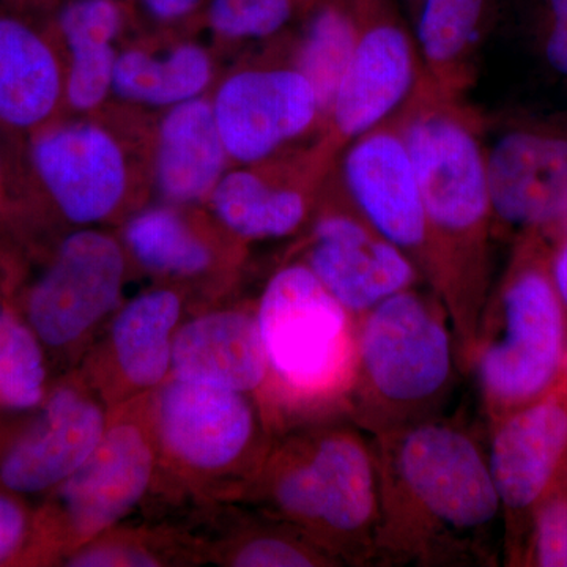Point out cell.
Masks as SVG:
<instances>
[{
	"mask_svg": "<svg viewBox=\"0 0 567 567\" xmlns=\"http://www.w3.org/2000/svg\"><path fill=\"white\" fill-rule=\"evenodd\" d=\"M399 125L415 166L432 252L429 287L446 306L468 360L486 309L494 233L486 117L466 99L436 91L423 74Z\"/></svg>",
	"mask_w": 567,
	"mask_h": 567,
	"instance_id": "6da1fadb",
	"label": "cell"
},
{
	"mask_svg": "<svg viewBox=\"0 0 567 567\" xmlns=\"http://www.w3.org/2000/svg\"><path fill=\"white\" fill-rule=\"evenodd\" d=\"M380 476L377 555L468 561L502 511L491 466L464 429L427 417L374 436Z\"/></svg>",
	"mask_w": 567,
	"mask_h": 567,
	"instance_id": "7a4b0ae2",
	"label": "cell"
},
{
	"mask_svg": "<svg viewBox=\"0 0 567 567\" xmlns=\"http://www.w3.org/2000/svg\"><path fill=\"white\" fill-rule=\"evenodd\" d=\"M423 284L358 319L357 371L349 406L374 436L435 416L456 375L458 341L442 298Z\"/></svg>",
	"mask_w": 567,
	"mask_h": 567,
	"instance_id": "3957f363",
	"label": "cell"
},
{
	"mask_svg": "<svg viewBox=\"0 0 567 567\" xmlns=\"http://www.w3.org/2000/svg\"><path fill=\"white\" fill-rule=\"evenodd\" d=\"M152 112L117 102L89 115H63L22 142L18 183H29L65 221H107L151 181Z\"/></svg>",
	"mask_w": 567,
	"mask_h": 567,
	"instance_id": "277c9868",
	"label": "cell"
},
{
	"mask_svg": "<svg viewBox=\"0 0 567 567\" xmlns=\"http://www.w3.org/2000/svg\"><path fill=\"white\" fill-rule=\"evenodd\" d=\"M468 361L496 417L547 393L565 357V308L550 268L525 248L511 265Z\"/></svg>",
	"mask_w": 567,
	"mask_h": 567,
	"instance_id": "5b68a950",
	"label": "cell"
},
{
	"mask_svg": "<svg viewBox=\"0 0 567 567\" xmlns=\"http://www.w3.org/2000/svg\"><path fill=\"white\" fill-rule=\"evenodd\" d=\"M271 498L338 561L377 557L379 464L374 442L357 424L328 429L287 458L271 480Z\"/></svg>",
	"mask_w": 567,
	"mask_h": 567,
	"instance_id": "8992f818",
	"label": "cell"
},
{
	"mask_svg": "<svg viewBox=\"0 0 567 567\" xmlns=\"http://www.w3.org/2000/svg\"><path fill=\"white\" fill-rule=\"evenodd\" d=\"M268 368L295 394L347 405L357 371L358 319L303 262L265 287L257 312Z\"/></svg>",
	"mask_w": 567,
	"mask_h": 567,
	"instance_id": "52a82bcc",
	"label": "cell"
},
{
	"mask_svg": "<svg viewBox=\"0 0 567 567\" xmlns=\"http://www.w3.org/2000/svg\"><path fill=\"white\" fill-rule=\"evenodd\" d=\"M210 100L233 166L264 162L324 132L315 87L293 62L286 37L238 58L219 74Z\"/></svg>",
	"mask_w": 567,
	"mask_h": 567,
	"instance_id": "ba28073f",
	"label": "cell"
},
{
	"mask_svg": "<svg viewBox=\"0 0 567 567\" xmlns=\"http://www.w3.org/2000/svg\"><path fill=\"white\" fill-rule=\"evenodd\" d=\"M308 224L303 264L357 319L386 298L424 284L412 260L361 215L336 166Z\"/></svg>",
	"mask_w": 567,
	"mask_h": 567,
	"instance_id": "9c48e42d",
	"label": "cell"
},
{
	"mask_svg": "<svg viewBox=\"0 0 567 567\" xmlns=\"http://www.w3.org/2000/svg\"><path fill=\"white\" fill-rule=\"evenodd\" d=\"M341 152L322 134L264 162L234 164L205 205L237 240L289 237L311 221Z\"/></svg>",
	"mask_w": 567,
	"mask_h": 567,
	"instance_id": "30bf717a",
	"label": "cell"
},
{
	"mask_svg": "<svg viewBox=\"0 0 567 567\" xmlns=\"http://www.w3.org/2000/svg\"><path fill=\"white\" fill-rule=\"evenodd\" d=\"M424 71L415 33L394 0H358V37L323 134L339 148L390 121Z\"/></svg>",
	"mask_w": 567,
	"mask_h": 567,
	"instance_id": "8fae6325",
	"label": "cell"
},
{
	"mask_svg": "<svg viewBox=\"0 0 567 567\" xmlns=\"http://www.w3.org/2000/svg\"><path fill=\"white\" fill-rule=\"evenodd\" d=\"M336 173L361 215L412 260L429 287L427 219L398 115L350 141L339 153Z\"/></svg>",
	"mask_w": 567,
	"mask_h": 567,
	"instance_id": "7c38bea8",
	"label": "cell"
},
{
	"mask_svg": "<svg viewBox=\"0 0 567 567\" xmlns=\"http://www.w3.org/2000/svg\"><path fill=\"white\" fill-rule=\"evenodd\" d=\"M495 226L536 230L567 216V133L506 123L484 130Z\"/></svg>",
	"mask_w": 567,
	"mask_h": 567,
	"instance_id": "4fadbf2b",
	"label": "cell"
},
{
	"mask_svg": "<svg viewBox=\"0 0 567 567\" xmlns=\"http://www.w3.org/2000/svg\"><path fill=\"white\" fill-rule=\"evenodd\" d=\"M125 278V254L111 235H66L29 297V319L48 346L76 341L111 311Z\"/></svg>",
	"mask_w": 567,
	"mask_h": 567,
	"instance_id": "5bb4252c",
	"label": "cell"
},
{
	"mask_svg": "<svg viewBox=\"0 0 567 567\" xmlns=\"http://www.w3.org/2000/svg\"><path fill=\"white\" fill-rule=\"evenodd\" d=\"M66 115L65 61L43 18L0 2V136L22 142Z\"/></svg>",
	"mask_w": 567,
	"mask_h": 567,
	"instance_id": "9a60e30c",
	"label": "cell"
},
{
	"mask_svg": "<svg viewBox=\"0 0 567 567\" xmlns=\"http://www.w3.org/2000/svg\"><path fill=\"white\" fill-rule=\"evenodd\" d=\"M488 466L502 507L525 513L546 495L567 456V404L540 398L495 420Z\"/></svg>",
	"mask_w": 567,
	"mask_h": 567,
	"instance_id": "2e32d148",
	"label": "cell"
},
{
	"mask_svg": "<svg viewBox=\"0 0 567 567\" xmlns=\"http://www.w3.org/2000/svg\"><path fill=\"white\" fill-rule=\"evenodd\" d=\"M238 391L177 379L159 399L166 446L186 464L218 470L233 464L254 436L251 405Z\"/></svg>",
	"mask_w": 567,
	"mask_h": 567,
	"instance_id": "e0dca14e",
	"label": "cell"
},
{
	"mask_svg": "<svg viewBox=\"0 0 567 567\" xmlns=\"http://www.w3.org/2000/svg\"><path fill=\"white\" fill-rule=\"evenodd\" d=\"M213 51L194 35H134L118 50L112 100L159 114L208 95L221 74Z\"/></svg>",
	"mask_w": 567,
	"mask_h": 567,
	"instance_id": "ac0fdd59",
	"label": "cell"
},
{
	"mask_svg": "<svg viewBox=\"0 0 567 567\" xmlns=\"http://www.w3.org/2000/svg\"><path fill=\"white\" fill-rule=\"evenodd\" d=\"M230 166L210 93L159 112L153 128L151 181L164 204H207Z\"/></svg>",
	"mask_w": 567,
	"mask_h": 567,
	"instance_id": "d6986e66",
	"label": "cell"
},
{
	"mask_svg": "<svg viewBox=\"0 0 567 567\" xmlns=\"http://www.w3.org/2000/svg\"><path fill=\"white\" fill-rule=\"evenodd\" d=\"M104 435V417L87 398L61 390L40 420L3 461V484L21 494L47 491L66 480L93 453Z\"/></svg>",
	"mask_w": 567,
	"mask_h": 567,
	"instance_id": "ffe728a7",
	"label": "cell"
},
{
	"mask_svg": "<svg viewBox=\"0 0 567 567\" xmlns=\"http://www.w3.org/2000/svg\"><path fill=\"white\" fill-rule=\"evenodd\" d=\"M151 447L133 425L104 432L87 461L65 481L62 502L74 532L92 536L121 520L147 491Z\"/></svg>",
	"mask_w": 567,
	"mask_h": 567,
	"instance_id": "44dd1931",
	"label": "cell"
},
{
	"mask_svg": "<svg viewBox=\"0 0 567 567\" xmlns=\"http://www.w3.org/2000/svg\"><path fill=\"white\" fill-rule=\"evenodd\" d=\"M175 375L248 393L267 375V353L257 316L213 312L185 324L173 344Z\"/></svg>",
	"mask_w": 567,
	"mask_h": 567,
	"instance_id": "7402d4cb",
	"label": "cell"
},
{
	"mask_svg": "<svg viewBox=\"0 0 567 567\" xmlns=\"http://www.w3.org/2000/svg\"><path fill=\"white\" fill-rule=\"evenodd\" d=\"M495 10L496 0H423L413 33L425 80L436 91L466 99L475 87Z\"/></svg>",
	"mask_w": 567,
	"mask_h": 567,
	"instance_id": "603a6c76",
	"label": "cell"
},
{
	"mask_svg": "<svg viewBox=\"0 0 567 567\" xmlns=\"http://www.w3.org/2000/svg\"><path fill=\"white\" fill-rule=\"evenodd\" d=\"M358 37V0H309L286 43L311 81L324 125Z\"/></svg>",
	"mask_w": 567,
	"mask_h": 567,
	"instance_id": "cb8c5ba5",
	"label": "cell"
},
{
	"mask_svg": "<svg viewBox=\"0 0 567 567\" xmlns=\"http://www.w3.org/2000/svg\"><path fill=\"white\" fill-rule=\"evenodd\" d=\"M181 316V298L173 290H152L137 297L115 320V353L125 375L137 386L162 382L173 364L171 336Z\"/></svg>",
	"mask_w": 567,
	"mask_h": 567,
	"instance_id": "d4e9b609",
	"label": "cell"
},
{
	"mask_svg": "<svg viewBox=\"0 0 567 567\" xmlns=\"http://www.w3.org/2000/svg\"><path fill=\"white\" fill-rule=\"evenodd\" d=\"M185 208L163 203L134 213L123 235L137 262L156 274L173 276L210 270L215 252Z\"/></svg>",
	"mask_w": 567,
	"mask_h": 567,
	"instance_id": "484cf974",
	"label": "cell"
},
{
	"mask_svg": "<svg viewBox=\"0 0 567 567\" xmlns=\"http://www.w3.org/2000/svg\"><path fill=\"white\" fill-rule=\"evenodd\" d=\"M309 0H207L203 29L215 50L245 52L267 47L292 31Z\"/></svg>",
	"mask_w": 567,
	"mask_h": 567,
	"instance_id": "4316f807",
	"label": "cell"
},
{
	"mask_svg": "<svg viewBox=\"0 0 567 567\" xmlns=\"http://www.w3.org/2000/svg\"><path fill=\"white\" fill-rule=\"evenodd\" d=\"M44 365L35 336L13 316L0 317V401L32 409L43 395Z\"/></svg>",
	"mask_w": 567,
	"mask_h": 567,
	"instance_id": "83f0119b",
	"label": "cell"
},
{
	"mask_svg": "<svg viewBox=\"0 0 567 567\" xmlns=\"http://www.w3.org/2000/svg\"><path fill=\"white\" fill-rule=\"evenodd\" d=\"M133 35L185 37L203 29L207 0H128Z\"/></svg>",
	"mask_w": 567,
	"mask_h": 567,
	"instance_id": "f1b7e54d",
	"label": "cell"
},
{
	"mask_svg": "<svg viewBox=\"0 0 567 567\" xmlns=\"http://www.w3.org/2000/svg\"><path fill=\"white\" fill-rule=\"evenodd\" d=\"M330 555L315 551L279 536H259L235 551L233 565L240 567H311L333 565Z\"/></svg>",
	"mask_w": 567,
	"mask_h": 567,
	"instance_id": "f546056e",
	"label": "cell"
},
{
	"mask_svg": "<svg viewBox=\"0 0 567 567\" xmlns=\"http://www.w3.org/2000/svg\"><path fill=\"white\" fill-rule=\"evenodd\" d=\"M536 561L544 567H567V498L548 499L537 514Z\"/></svg>",
	"mask_w": 567,
	"mask_h": 567,
	"instance_id": "4dcf8cb0",
	"label": "cell"
},
{
	"mask_svg": "<svg viewBox=\"0 0 567 567\" xmlns=\"http://www.w3.org/2000/svg\"><path fill=\"white\" fill-rule=\"evenodd\" d=\"M539 44L548 69L567 80V0H543Z\"/></svg>",
	"mask_w": 567,
	"mask_h": 567,
	"instance_id": "1f68e13d",
	"label": "cell"
},
{
	"mask_svg": "<svg viewBox=\"0 0 567 567\" xmlns=\"http://www.w3.org/2000/svg\"><path fill=\"white\" fill-rule=\"evenodd\" d=\"M71 566H155L148 555L133 551L130 548L99 547L81 551L71 558Z\"/></svg>",
	"mask_w": 567,
	"mask_h": 567,
	"instance_id": "d6a6232c",
	"label": "cell"
},
{
	"mask_svg": "<svg viewBox=\"0 0 567 567\" xmlns=\"http://www.w3.org/2000/svg\"><path fill=\"white\" fill-rule=\"evenodd\" d=\"M25 533V517L21 507L0 496V561L11 557L21 546Z\"/></svg>",
	"mask_w": 567,
	"mask_h": 567,
	"instance_id": "836d02e7",
	"label": "cell"
},
{
	"mask_svg": "<svg viewBox=\"0 0 567 567\" xmlns=\"http://www.w3.org/2000/svg\"><path fill=\"white\" fill-rule=\"evenodd\" d=\"M551 278L561 300L563 308L567 311V235L565 241L559 246L550 265Z\"/></svg>",
	"mask_w": 567,
	"mask_h": 567,
	"instance_id": "e575fe53",
	"label": "cell"
},
{
	"mask_svg": "<svg viewBox=\"0 0 567 567\" xmlns=\"http://www.w3.org/2000/svg\"><path fill=\"white\" fill-rule=\"evenodd\" d=\"M13 183H18L17 166L0 151V205L6 203Z\"/></svg>",
	"mask_w": 567,
	"mask_h": 567,
	"instance_id": "d590c367",
	"label": "cell"
},
{
	"mask_svg": "<svg viewBox=\"0 0 567 567\" xmlns=\"http://www.w3.org/2000/svg\"><path fill=\"white\" fill-rule=\"evenodd\" d=\"M0 2L6 3V6L11 7V9L25 11V13L40 17V14H43L44 11L50 9L55 0H0Z\"/></svg>",
	"mask_w": 567,
	"mask_h": 567,
	"instance_id": "8d00e7d4",
	"label": "cell"
},
{
	"mask_svg": "<svg viewBox=\"0 0 567 567\" xmlns=\"http://www.w3.org/2000/svg\"><path fill=\"white\" fill-rule=\"evenodd\" d=\"M405 9L409 11L410 21L415 22L417 17V11H420L421 6H423V0H404Z\"/></svg>",
	"mask_w": 567,
	"mask_h": 567,
	"instance_id": "74e56055",
	"label": "cell"
},
{
	"mask_svg": "<svg viewBox=\"0 0 567 567\" xmlns=\"http://www.w3.org/2000/svg\"><path fill=\"white\" fill-rule=\"evenodd\" d=\"M561 224H563V229H565V233L567 235V216L565 219H563Z\"/></svg>",
	"mask_w": 567,
	"mask_h": 567,
	"instance_id": "f35d334b",
	"label": "cell"
}]
</instances>
